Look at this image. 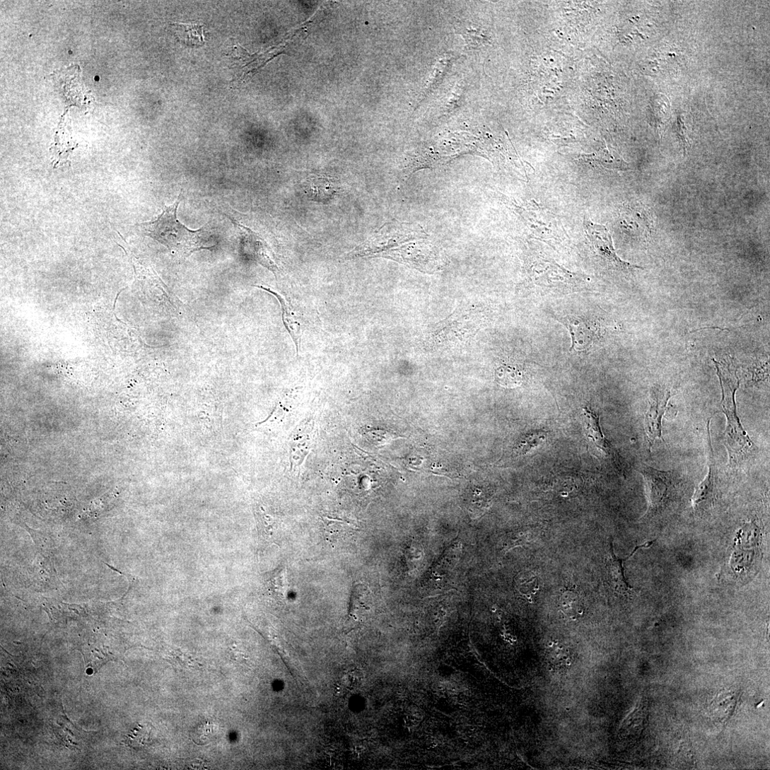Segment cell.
I'll list each match as a JSON object with an SVG mask.
<instances>
[{"label":"cell","mask_w":770,"mask_h":770,"mask_svg":"<svg viewBox=\"0 0 770 770\" xmlns=\"http://www.w3.org/2000/svg\"><path fill=\"white\" fill-rule=\"evenodd\" d=\"M670 397V391L660 385L654 386L651 391L644 419V430L650 452L655 441L664 442L662 422Z\"/></svg>","instance_id":"6"},{"label":"cell","mask_w":770,"mask_h":770,"mask_svg":"<svg viewBox=\"0 0 770 770\" xmlns=\"http://www.w3.org/2000/svg\"><path fill=\"white\" fill-rule=\"evenodd\" d=\"M584 225L588 238L595 253L600 257L609 267L621 271L642 269L624 262L619 258L615 251L612 235L606 226L593 223L587 218L584 220Z\"/></svg>","instance_id":"4"},{"label":"cell","mask_w":770,"mask_h":770,"mask_svg":"<svg viewBox=\"0 0 770 770\" xmlns=\"http://www.w3.org/2000/svg\"><path fill=\"white\" fill-rule=\"evenodd\" d=\"M561 322L568 328L572 339L571 350L586 351L597 340L599 332L593 320L580 316H566Z\"/></svg>","instance_id":"8"},{"label":"cell","mask_w":770,"mask_h":770,"mask_svg":"<svg viewBox=\"0 0 770 770\" xmlns=\"http://www.w3.org/2000/svg\"><path fill=\"white\" fill-rule=\"evenodd\" d=\"M459 33L465 37L469 49L480 46L484 35L476 28L475 24L461 23L457 26Z\"/></svg>","instance_id":"21"},{"label":"cell","mask_w":770,"mask_h":770,"mask_svg":"<svg viewBox=\"0 0 770 770\" xmlns=\"http://www.w3.org/2000/svg\"><path fill=\"white\" fill-rule=\"evenodd\" d=\"M711 419L708 421V442L709 448L708 472L705 479L696 489L693 497V506L696 511H704L713 507L718 497L719 473L711 441Z\"/></svg>","instance_id":"7"},{"label":"cell","mask_w":770,"mask_h":770,"mask_svg":"<svg viewBox=\"0 0 770 770\" xmlns=\"http://www.w3.org/2000/svg\"><path fill=\"white\" fill-rule=\"evenodd\" d=\"M495 380L501 386L512 388L521 385L523 375L521 372L515 368L503 366L496 371Z\"/></svg>","instance_id":"19"},{"label":"cell","mask_w":770,"mask_h":770,"mask_svg":"<svg viewBox=\"0 0 770 770\" xmlns=\"http://www.w3.org/2000/svg\"><path fill=\"white\" fill-rule=\"evenodd\" d=\"M168 659L171 663L180 665L182 667H193L196 665L195 660L192 656L182 652L180 650L175 649L174 651L170 652Z\"/></svg>","instance_id":"25"},{"label":"cell","mask_w":770,"mask_h":770,"mask_svg":"<svg viewBox=\"0 0 770 770\" xmlns=\"http://www.w3.org/2000/svg\"><path fill=\"white\" fill-rule=\"evenodd\" d=\"M737 704L734 692L725 691L719 694L711 705V714L718 721L725 722L733 714Z\"/></svg>","instance_id":"15"},{"label":"cell","mask_w":770,"mask_h":770,"mask_svg":"<svg viewBox=\"0 0 770 770\" xmlns=\"http://www.w3.org/2000/svg\"><path fill=\"white\" fill-rule=\"evenodd\" d=\"M181 201L182 195L173 205L165 207L155 221L141 223L140 226L144 233L170 249L184 250L188 255L202 248H209L203 246L202 229L190 230L177 218Z\"/></svg>","instance_id":"2"},{"label":"cell","mask_w":770,"mask_h":770,"mask_svg":"<svg viewBox=\"0 0 770 770\" xmlns=\"http://www.w3.org/2000/svg\"><path fill=\"white\" fill-rule=\"evenodd\" d=\"M269 590L275 596L285 599L288 593V581L286 568L275 570L267 581Z\"/></svg>","instance_id":"18"},{"label":"cell","mask_w":770,"mask_h":770,"mask_svg":"<svg viewBox=\"0 0 770 770\" xmlns=\"http://www.w3.org/2000/svg\"><path fill=\"white\" fill-rule=\"evenodd\" d=\"M281 49L282 47L281 45L280 47L271 48L267 50V52L260 54H250L240 46L237 45L234 47L235 53L234 55H233V58L239 62L240 69L243 72L241 77H244L249 73L253 72L264 66L267 62L276 56Z\"/></svg>","instance_id":"11"},{"label":"cell","mask_w":770,"mask_h":770,"mask_svg":"<svg viewBox=\"0 0 770 770\" xmlns=\"http://www.w3.org/2000/svg\"><path fill=\"white\" fill-rule=\"evenodd\" d=\"M86 663L95 670H99L104 664L112 660V656L106 652L95 648L83 653Z\"/></svg>","instance_id":"24"},{"label":"cell","mask_w":770,"mask_h":770,"mask_svg":"<svg viewBox=\"0 0 770 770\" xmlns=\"http://www.w3.org/2000/svg\"><path fill=\"white\" fill-rule=\"evenodd\" d=\"M220 731L218 724L215 721L208 719L197 725L192 731L191 738L198 745H206L215 740Z\"/></svg>","instance_id":"16"},{"label":"cell","mask_w":770,"mask_h":770,"mask_svg":"<svg viewBox=\"0 0 770 770\" xmlns=\"http://www.w3.org/2000/svg\"><path fill=\"white\" fill-rule=\"evenodd\" d=\"M331 183L323 178H312L309 182L308 191L314 197H329L333 193Z\"/></svg>","instance_id":"23"},{"label":"cell","mask_w":770,"mask_h":770,"mask_svg":"<svg viewBox=\"0 0 770 770\" xmlns=\"http://www.w3.org/2000/svg\"><path fill=\"white\" fill-rule=\"evenodd\" d=\"M314 422L308 421L300 424L293 435L290 447L292 463L300 466L308 454L313 442Z\"/></svg>","instance_id":"10"},{"label":"cell","mask_w":770,"mask_h":770,"mask_svg":"<svg viewBox=\"0 0 770 770\" xmlns=\"http://www.w3.org/2000/svg\"><path fill=\"white\" fill-rule=\"evenodd\" d=\"M371 595L368 587L356 583L354 585L349 610V617L354 622H358L364 612L370 609Z\"/></svg>","instance_id":"14"},{"label":"cell","mask_w":770,"mask_h":770,"mask_svg":"<svg viewBox=\"0 0 770 770\" xmlns=\"http://www.w3.org/2000/svg\"><path fill=\"white\" fill-rule=\"evenodd\" d=\"M255 518L257 523H258L259 532L262 536L267 539L272 538L275 525L274 518L267 515L262 508L255 511Z\"/></svg>","instance_id":"22"},{"label":"cell","mask_w":770,"mask_h":770,"mask_svg":"<svg viewBox=\"0 0 770 770\" xmlns=\"http://www.w3.org/2000/svg\"><path fill=\"white\" fill-rule=\"evenodd\" d=\"M648 497L646 517L653 518L670 503L675 491V480L671 472H665L645 466L641 470Z\"/></svg>","instance_id":"3"},{"label":"cell","mask_w":770,"mask_h":770,"mask_svg":"<svg viewBox=\"0 0 770 770\" xmlns=\"http://www.w3.org/2000/svg\"><path fill=\"white\" fill-rule=\"evenodd\" d=\"M425 233L419 226L393 221L381 228L375 238L356 255L380 253L383 250L397 245L412 237H423Z\"/></svg>","instance_id":"5"},{"label":"cell","mask_w":770,"mask_h":770,"mask_svg":"<svg viewBox=\"0 0 770 770\" xmlns=\"http://www.w3.org/2000/svg\"><path fill=\"white\" fill-rule=\"evenodd\" d=\"M582 416L588 438L592 440L597 448L617 459L616 450L602 432L598 416L587 407L583 409Z\"/></svg>","instance_id":"12"},{"label":"cell","mask_w":770,"mask_h":770,"mask_svg":"<svg viewBox=\"0 0 770 770\" xmlns=\"http://www.w3.org/2000/svg\"><path fill=\"white\" fill-rule=\"evenodd\" d=\"M455 59V58H454L452 55L446 54L438 62L434 69V72L431 76V78L429 81H428L426 87L425 88V90L423 93V95H421V98L419 100V104L421 103L422 100L426 98L428 95L433 92L436 87H438V86L441 83V82L445 76L448 71L449 70L450 66L453 64V60Z\"/></svg>","instance_id":"17"},{"label":"cell","mask_w":770,"mask_h":770,"mask_svg":"<svg viewBox=\"0 0 770 770\" xmlns=\"http://www.w3.org/2000/svg\"><path fill=\"white\" fill-rule=\"evenodd\" d=\"M173 27L178 40L187 47H199L205 44L204 27L199 24L174 23Z\"/></svg>","instance_id":"13"},{"label":"cell","mask_w":770,"mask_h":770,"mask_svg":"<svg viewBox=\"0 0 770 770\" xmlns=\"http://www.w3.org/2000/svg\"><path fill=\"white\" fill-rule=\"evenodd\" d=\"M152 730L151 727L139 725L128 735L127 744L136 749L146 747L152 742Z\"/></svg>","instance_id":"20"},{"label":"cell","mask_w":770,"mask_h":770,"mask_svg":"<svg viewBox=\"0 0 770 770\" xmlns=\"http://www.w3.org/2000/svg\"><path fill=\"white\" fill-rule=\"evenodd\" d=\"M713 361L721 381L722 407L727 419L725 445L729 455V466L735 467L745 460L752 447L737 412L735 395L740 387V379L732 363Z\"/></svg>","instance_id":"1"},{"label":"cell","mask_w":770,"mask_h":770,"mask_svg":"<svg viewBox=\"0 0 770 770\" xmlns=\"http://www.w3.org/2000/svg\"><path fill=\"white\" fill-rule=\"evenodd\" d=\"M655 542H648L638 546L635 548L629 556L626 559H620L615 554L613 541L611 540L609 554L607 561V571L608 581L614 591L622 595L631 593L633 588L626 581L624 562L629 559L639 549L648 548Z\"/></svg>","instance_id":"9"},{"label":"cell","mask_w":770,"mask_h":770,"mask_svg":"<svg viewBox=\"0 0 770 770\" xmlns=\"http://www.w3.org/2000/svg\"><path fill=\"white\" fill-rule=\"evenodd\" d=\"M96 77H97V78H96V80H99V78H98V76H96Z\"/></svg>","instance_id":"26"}]
</instances>
